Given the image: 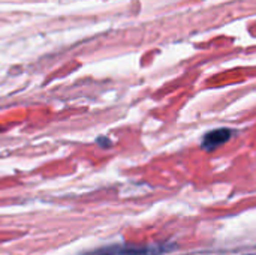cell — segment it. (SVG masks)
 <instances>
[{
    "mask_svg": "<svg viewBox=\"0 0 256 255\" xmlns=\"http://www.w3.org/2000/svg\"><path fill=\"white\" fill-rule=\"evenodd\" d=\"M174 249L172 245H153V246H132V245H112L100 248L86 255H159Z\"/></svg>",
    "mask_w": 256,
    "mask_h": 255,
    "instance_id": "1",
    "label": "cell"
},
{
    "mask_svg": "<svg viewBox=\"0 0 256 255\" xmlns=\"http://www.w3.org/2000/svg\"><path fill=\"white\" fill-rule=\"evenodd\" d=\"M232 132L226 128H222V129H214V131H210L206 134V137L202 138V149L204 150H214L218 149L219 146L225 144L230 138H231Z\"/></svg>",
    "mask_w": 256,
    "mask_h": 255,
    "instance_id": "2",
    "label": "cell"
}]
</instances>
